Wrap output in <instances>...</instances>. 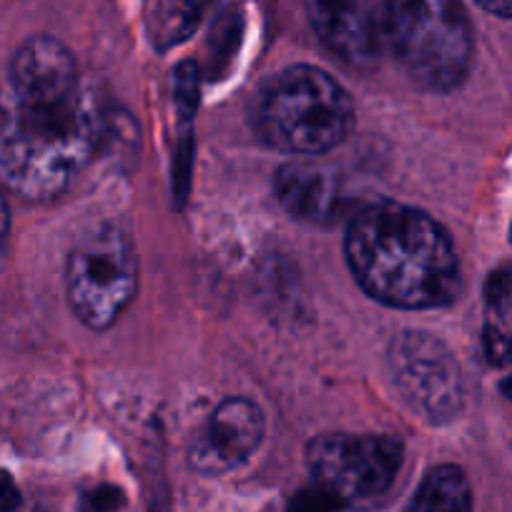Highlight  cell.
<instances>
[{
    "mask_svg": "<svg viewBox=\"0 0 512 512\" xmlns=\"http://www.w3.org/2000/svg\"><path fill=\"white\" fill-rule=\"evenodd\" d=\"M103 131L101 101L71 51L48 36L23 43L0 98V184L28 201L56 199L96 156Z\"/></svg>",
    "mask_w": 512,
    "mask_h": 512,
    "instance_id": "6da1fadb",
    "label": "cell"
},
{
    "mask_svg": "<svg viewBox=\"0 0 512 512\" xmlns=\"http://www.w3.org/2000/svg\"><path fill=\"white\" fill-rule=\"evenodd\" d=\"M344 254L359 287L387 307H445L460 292V259L450 234L415 206H362L349 221Z\"/></svg>",
    "mask_w": 512,
    "mask_h": 512,
    "instance_id": "7a4b0ae2",
    "label": "cell"
},
{
    "mask_svg": "<svg viewBox=\"0 0 512 512\" xmlns=\"http://www.w3.org/2000/svg\"><path fill=\"white\" fill-rule=\"evenodd\" d=\"M379 38L407 76L430 91L460 86L475 51V33L460 0H384Z\"/></svg>",
    "mask_w": 512,
    "mask_h": 512,
    "instance_id": "3957f363",
    "label": "cell"
},
{
    "mask_svg": "<svg viewBox=\"0 0 512 512\" xmlns=\"http://www.w3.org/2000/svg\"><path fill=\"white\" fill-rule=\"evenodd\" d=\"M354 106L344 86L314 66L277 73L256 103V128L272 149L292 156H317L337 149L349 136Z\"/></svg>",
    "mask_w": 512,
    "mask_h": 512,
    "instance_id": "277c9868",
    "label": "cell"
},
{
    "mask_svg": "<svg viewBox=\"0 0 512 512\" xmlns=\"http://www.w3.org/2000/svg\"><path fill=\"white\" fill-rule=\"evenodd\" d=\"M139 287L136 249L118 226H98L83 236L66 264V297L88 329L118 322Z\"/></svg>",
    "mask_w": 512,
    "mask_h": 512,
    "instance_id": "5b68a950",
    "label": "cell"
},
{
    "mask_svg": "<svg viewBox=\"0 0 512 512\" xmlns=\"http://www.w3.org/2000/svg\"><path fill=\"white\" fill-rule=\"evenodd\" d=\"M402 442L387 435H319L309 442L307 465L314 482L337 505L384 495L402 467Z\"/></svg>",
    "mask_w": 512,
    "mask_h": 512,
    "instance_id": "8992f818",
    "label": "cell"
},
{
    "mask_svg": "<svg viewBox=\"0 0 512 512\" xmlns=\"http://www.w3.org/2000/svg\"><path fill=\"white\" fill-rule=\"evenodd\" d=\"M387 367L402 400L425 420L445 422L462 410L465 387L460 364L432 334H397L387 352Z\"/></svg>",
    "mask_w": 512,
    "mask_h": 512,
    "instance_id": "52a82bcc",
    "label": "cell"
},
{
    "mask_svg": "<svg viewBox=\"0 0 512 512\" xmlns=\"http://www.w3.org/2000/svg\"><path fill=\"white\" fill-rule=\"evenodd\" d=\"M262 437V410L244 397H229L191 440L189 462L201 475H224L249 460Z\"/></svg>",
    "mask_w": 512,
    "mask_h": 512,
    "instance_id": "ba28073f",
    "label": "cell"
},
{
    "mask_svg": "<svg viewBox=\"0 0 512 512\" xmlns=\"http://www.w3.org/2000/svg\"><path fill=\"white\" fill-rule=\"evenodd\" d=\"M319 41L349 66H372L382 51L372 0H304Z\"/></svg>",
    "mask_w": 512,
    "mask_h": 512,
    "instance_id": "9c48e42d",
    "label": "cell"
},
{
    "mask_svg": "<svg viewBox=\"0 0 512 512\" xmlns=\"http://www.w3.org/2000/svg\"><path fill=\"white\" fill-rule=\"evenodd\" d=\"M277 199L297 219L327 221L342 209V189L332 171L314 161H289L274 176Z\"/></svg>",
    "mask_w": 512,
    "mask_h": 512,
    "instance_id": "30bf717a",
    "label": "cell"
},
{
    "mask_svg": "<svg viewBox=\"0 0 512 512\" xmlns=\"http://www.w3.org/2000/svg\"><path fill=\"white\" fill-rule=\"evenodd\" d=\"M482 342L492 362L512 367V267L487 279Z\"/></svg>",
    "mask_w": 512,
    "mask_h": 512,
    "instance_id": "8fae6325",
    "label": "cell"
},
{
    "mask_svg": "<svg viewBox=\"0 0 512 512\" xmlns=\"http://www.w3.org/2000/svg\"><path fill=\"white\" fill-rule=\"evenodd\" d=\"M407 512H472V492L457 465L432 467L417 487Z\"/></svg>",
    "mask_w": 512,
    "mask_h": 512,
    "instance_id": "7c38bea8",
    "label": "cell"
},
{
    "mask_svg": "<svg viewBox=\"0 0 512 512\" xmlns=\"http://www.w3.org/2000/svg\"><path fill=\"white\" fill-rule=\"evenodd\" d=\"M334 507H337V502L327 492L314 487V490L299 492L289 505V512H334Z\"/></svg>",
    "mask_w": 512,
    "mask_h": 512,
    "instance_id": "4fadbf2b",
    "label": "cell"
},
{
    "mask_svg": "<svg viewBox=\"0 0 512 512\" xmlns=\"http://www.w3.org/2000/svg\"><path fill=\"white\" fill-rule=\"evenodd\" d=\"M121 502V492L113 487H98L83 497V512H111Z\"/></svg>",
    "mask_w": 512,
    "mask_h": 512,
    "instance_id": "5bb4252c",
    "label": "cell"
},
{
    "mask_svg": "<svg viewBox=\"0 0 512 512\" xmlns=\"http://www.w3.org/2000/svg\"><path fill=\"white\" fill-rule=\"evenodd\" d=\"M23 505V497L18 492L16 482L8 472L0 470V512H13Z\"/></svg>",
    "mask_w": 512,
    "mask_h": 512,
    "instance_id": "9a60e30c",
    "label": "cell"
},
{
    "mask_svg": "<svg viewBox=\"0 0 512 512\" xmlns=\"http://www.w3.org/2000/svg\"><path fill=\"white\" fill-rule=\"evenodd\" d=\"M8 239H11V214H8L6 199L0 196V269L6 267Z\"/></svg>",
    "mask_w": 512,
    "mask_h": 512,
    "instance_id": "2e32d148",
    "label": "cell"
},
{
    "mask_svg": "<svg viewBox=\"0 0 512 512\" xmlns=\"http://www.w3.org/2000/svg\"><path fill=\"white\" fill-rule=\"evenodd\" d=\"M487 13L500 18H512V0H477Z\"/></svg>",
    "mask_w": 512,
    "mask_h": 512,
    "instance_id": "e0dca14e",
    "label": "cell"
},
{
    "mask_svg": "<svg viewBox=\"0 0 512 512\" xmlns=\"http://www.w3.org/2000/svg\"><path fill=\"white\" fill-rule=\"evenodd\" d=\"M13 512H46V510H41V507H26V505H21V507H18V510H13Z\"/></svg>",
    "mask_w": 512,
    "mask_h": 512,
    "instance_id": "ac0fdd59",
    "label": "cell"
},
{
    "mask_svg": "<svg viewBox=\"0 0 512 512\" xmlns=\"http://www.w3.org/2000/svg\"><path fill=\"white\" fill-rule=\"evenodd\" d=\"M505 392H507V395H510V400H512V377H510V382L505 384Z\"/></svg>",
    "mask_w": 512,
    "mask_h": 512,
    "instance_id": "d6986e66",
    "label": "cell"
}]
</instances>
